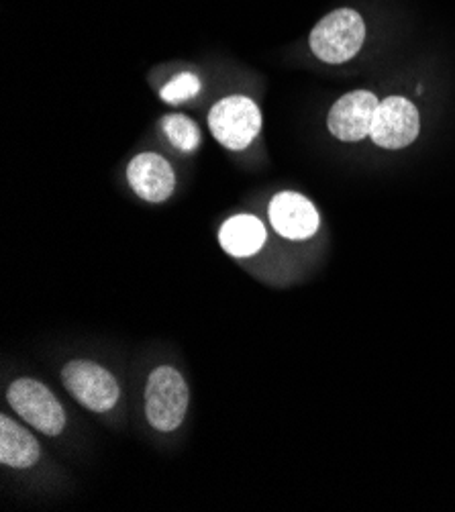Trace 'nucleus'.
I'll return each instance as SVG.
<instances>
[{
	"instance_id": "f257e3e1",
	"label": "nucleus",
	"mask_w": 455,
	"mask_h": 512,
	"mask_svg": "<svg viewBox=\"0 0 455 512\" xmlns=\"http://www.w3.org/2000/svg\"><path fill=\"white\" fill-rule=\"evenodd\" d=\"M364 39V19L353 9H337L317 23L309 41L319 60L325 64H343L356 58Z\"/></svg>"
},
{
	"instance_id": "f03ea898",
	"label": "nucleus",
	"mask_w": 455,
	"mask_h": 512,
	"mask_svg": "<svg viewBox=\"0 0 455 512\" xmlns=\"http://www.w3.org/2000/svg\"><path fill=\"white\" fill-rule=\"evenodd\" d=\"M188 386L170 366L151 372L145 386V415L151 427L170 433L176 431L188 411Z\"/></svg>"
},
{
	"instance_id": "7ed1b4c3",
	"label": "nucleus",
	"mask_w": 455,
	"mask_h": 512,
	"mask_svg": "<svg viewBox=\"0 0 455 512\" xmlns=\"http://www.w3.org/2000/svg\"><path fill=\"white\" fill-rule=\"evenodd\" d=\"M13 411L37 431L58 437L66 427V413L52 390L33 378H19L9 386L7 394Z\"/></svg>"
},
{
	"instance_id": "20e7f679",
	"label": "nucleus",
	"mask_w": 455,
	"mask_h": 512,
	"mask_svg": "<svg viewBox=\"0 0 455 512\" xmlns=\"http://www.w3.org/2000/svg\"><path fill=\"white\" fill-rule=\"evenodd\" d=\"M209 127L223 147L239 151L258 137L262 129V113L254 100L229 96L211 109Z\"/></svg>"
},
{
	"instance_id": "39448f33",
	"label": "nucleus",
	"mask_w": 455,
	"mask_h": 512,
	"mask_svg": "<svg viewBox=\"0 0 455 512\" xmlns=\"http://www.w3.org/2000/svg\"><path fill=\"white\" fill-rule=\"evenodd\" d=\"M62 382L82 406L94 413L111 411L121 394L113 374L94 362H70L62 370Z\"/></svg>"
},
{
	"instance_id": "423d86ee",
	"label": "nucleus",
	"mask_w": 455,
	"mask_h": 512,
	"mask_svg": "<svg viewBox=\"0 0 455 512\" xmlns=\"http://www.w3.org/2000/svg\"><path fill=\"white\" fill-rule=\"evenodd\" d=\"M419 129L421 117L413 102L402 96H390L380 100L370 137L384 149H402L417 139Z\"/></svg>"
},
{
	"instance_id": "0eeeda50",
	"label": "nucleus",
	"mask_w": 455,
	"mask_h": 512,
	"mask_svg": "<svg viewBox=\"0 0 455 512\" xmlns=\"http://www.w3.org/2000/svg\"><path fill=\"white\" fill-rule=\"evenodd\" d=\"M380 100L368 90L341 96L327 119L329 131L341 141H360L370 135Z\"/></svg>"
},
{
	"instance_id": "6e6552de",
	"label": "nucleus",
	"mask_w": 455,
	"mask_h": 512,
	"mask_svg": "<svg viewBox=\"0 0 455 512\" xmlns=\"http://www.w3.org/2000/svg\"><path fill=\"white\" fill-rule=\"evenodd\" d=\"M270 221L282 237L294 241L309 239L319 229V213L315 204L296 192H280L272 198Z\"/></svg>"
},
{
	"instance_id": "1a4fd4ad",
	"label": "nucleus",
	"mask_w": 455,
	"mask_h": 512,
	"mask_svg": "<svg viewBox=\"0 0 455 512\" xmlns=\"http://www.w3.org/2000/svg\"><path fill=\"white\" fill-rule=\"evenodd\" d=\"M127 178L135 194L147 202H164L176 186L172 166L158 153H139L129 164Z\"/></svg>"
},
{
	"instance_id": "9d476101",
	"label": "nucleus",
	"mask_w": 455,
	"mask_h": 512,
	"mask_svg": "<svg viewBox=\"0 0 455 512\" xmlns=\"http://www.w3.org/2000/svg\"><path fill=\"white\" fill-rule=\"evenodd\" d=\"M37 439L9 417L0 419V462L15 470H27L39 459Z\"/></svg>"
},
{
	"instance_id": "9b49d317",
	"label": "nucleus",
	"mask_w": 455,
	"mask_h": 512,
	"mask_svg": "<svg viewBox=\"0 0 455 512\" xmlns=\"http://www.w3.org/2000/svg\"><path fill=\"white\" fill-rule=\"evenodd\" d=\"M221 245L229 255L235 258H249L262 249L266 243V229L260 219L251 215L231 217L219 233Z\"/></svg>"
},
{
	"instance_id": "f8f14e48",
	"label": "nucleus",
	"mask_w": 455,
	"mask_h": 512,
	"mask_svg": "<svg viewBox=\"0 0 455 512\" xmlns=\"http://www.w3.org/2000/svg\"><path fill=\"white\" fill-rule=\"evenodd\" d=\"M164 131L172 145L182 151H194L200 145L198 125L184 115H168L164 119Z\"/></svg>"
},
{
	"instance_id": "ddd939ff",
	"label": "nucleus",
	"mask_w": 455,
	"mask_h": 512,
	"mask_svg": "<svg viewBox=\"0 0 455 512\" xmlns=\"http://www.w3.org/2000/svg\"><path fill=\"white\" fill-rule=\"evenodd\" d=\"M200 90V80L192 72H184L176 76L170 84L164 86L162 98L168 102V105H178V102H184L192 96H196Z\"/></svg>"
}]
</instances>
